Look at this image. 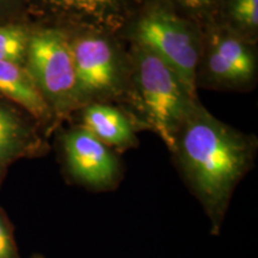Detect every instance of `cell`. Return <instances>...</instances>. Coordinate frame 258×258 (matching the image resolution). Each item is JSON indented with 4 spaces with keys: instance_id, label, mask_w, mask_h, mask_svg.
I'll return each mask as SVG.
<instances>
[{
    "instance_id": "6da1fadb",
    "label": "cell",
    "mask_w": 258,
    "mask_h": 258,
    "mask_svg": "<svg viewBox=\"0 0 258 258\" xmlns=\"http://www.w3.org/2000/svg\"><path fill=\"white\" fill-rule=\"evenodd\" d=\"M257 138L213 116L201 102L177 133L172 150L188 188L217 235L239 182L253 167Z\"/></svg>"
},
{
    "instance_id": "7a4b0ae2",
    "label": "cell",
    "mask_w": 258,
    "mask_h": 258,
    "mask_svg": "<svg viewBox=\"0 0 258 258\" xmlns=\"http://www.w3.org/2000/svg\"><path fill=\"white\" fill-rule=\"evenodd\" d=\"M128 44L129 77L122 106L139 128L148 129L171 151L186 117L200 103L169 64L146 47Z\"/></svg>"
},
{
    "instance_id": "3957f363",
    "label": "cell",
    "mask_w": 258,
    "mask_h": 258,
    "mask_svg": "<svg viewBox=\"0 0 258 258\" xmlns=\"http://www.w3.org/2000/svg\"><path fill=\"white\" fill-rule=\"evenodd\" d=\"M121 38L153 51L198 96L195 78L202 27L177 11L167 0H143Z\"/></svg>"
},
{
    "instance_id": "277c9868",
    "label": "cell",
    "mask_w": 258,
    "mask_h": 258,
    "mask_svg": "<svg viewBox=\"0 0 258 258\" xmlns=\"http://www.w3.org/2000/svg\"><path fill=\"white\" fill-rule=\"evenodd\" d=\"M80 106L92 103L123 104L129 77L123 40L89 30H69Z\"/></svg>"
},
{
    "instance_id": "5b68a950",
    "label": "cell",
    "mask_w": 258,
    "mask_h": 258,
    "mask_svg": "<svg viewBox=\"0 0 258 258\" xmlns=\"http://www.w3.org/2000/svg\"><path fill=\"white\" fill-rule=\"evenodd\" d=\"M24 66L55 122L82 109L66 29L32 21Z\"/></svg>"
},
{
    "instance_id": "8992f818",
    "label": "cell",
    "mask_w": 258,
    "mask_h": 258,
    "mask_svg": "<svg viewBox=\"0 0 258 258\" xmlns=\"http://www.w3.org/2000/svg\"><path fill=\"white\" fill-rule=\"evenodd\" d=\"M258 77L257 43L217 23L202 28L196 88L246 92Z\"/></svg>"
},
{
    "instance_id": "52a82bcc",
    "label": "cell",
    "mask_w": 258,
    "mask_h": 258,
    "mask_svg": "<svg viewBox=\"0 0 258 258\" xmlns=\"http://www.w3.org/2000/svg\"><path fill=\"white\" fill-rule=\"evenodd\" d=\"M143 0H27L31 21L69 30L121 35Z\"/></svg>"
},
{
    "instance_id": "ba28073f",
    "label": "cell",
    "mask_w": 258,
    "mask_h": 258,
    "mask_svg": "<svg viewBox=\"0 0 258 258\" xmlns=\"http://www.w3.org/2000/svg\"><path fill=\"white\" fill-rule=\"evenodd\" d=\"M60 147L72 182L93 191H108L120 184L123 169L117 152L82 124L61 134Z\"/></svg>"
},
{
    "instance_id": "9c48e42d",
    "label": "cell",
    "mask_w": 258,
    "mask_h": 258,
    "mask_svg": "<svg viewBox=\"0 0 258 258\" xmlns=\"http://www.w3.org/2000/svg\"><path fill=\"white\" fill-rule=\"evenodd\" d=\"M38 127L23 109L0 96V180L17 160L46 153Z\"/></svg>"
},
{
    "instance_id": "30bf717a",
    "label": "cell",
    "mask_w": 258,
    "mask_h": 258,
    "mask_svg": "<svg viewBox=\"0 0 258 258\" xmlns=\"http://www.w3.org/2000/svg\"><path fill=\"white\" fill-rule=\"evenodd\" d=\"M80 124L115 152H123L139 145V125L123 106L92 103L79 110Z\"/></svg>"
},
{
    "instance_id": "8fae6325",
    "label": "cell",
    "mask_w": 258,
    "mask_h": 258,
    "mask_svg": "<svg viewBox=\"0 0 258 258\" xmlns=\"http://www.w3.org/2000/svg\"><path fill=\"white\" fill-rule=\"evenodd\" d=\"M0 96L23 109L40 125L53 127L54 116L24 64L0 61Z\"/></svg>"
},
{
    "instance_id": "7c38bea8",
    "label": "cell",
    "mask_w": 258,
    "mask_h": 258,
    "mask_svg": "<svg viewBox=\"0 0 258 258\" xmlns=\"http://www.w3.org/2000/svg\"><path fill=\"white\" fill-rule=\"evenodd\" d=\"M214 23L257 43L258 0H220Z\"/></svg>"
},
{
    "instance_id": "4fadbf2b",
    "label": "cell",
    "mask_w": 258,
    "mask_h": 258,
    "mask_svg": "<svg viewBox=\"0 0 258 258\" xmlns=\"http://www.w3.org/2000/svg\"><path fill=\"white\" fill-rule=\"evenodd\" d=\"M31 30L30 18L0 22V61L24 64Z\"/></svg>"
},
{
    "instance_id": "5bb4252c",
    "label": "cell",
    "mask_w": 258,
    "mask_h": 258,
    "mask_svg": "<svg viewBox=\"0 0 258 258\" xmlns=\"http://www.w3.org/2000/svg\"><path fill=\"white\" fill-rule=\"evenodd\" d=\"M177 11L206 27L214 22L220 0H167Z\"/></svg>"
},
{
    "instance_id": "9a60e30c",
    "label": "cell",
    "mask_w": 258,
    "mask_h": 258,
    "mask_svg": "<svg viewBox=\"0 0 258 258\" xmlns=\"http://www.w3.org/2000/svg\"><path fill=\"white\" fill-rule=\"evenodd\" d=\"M0 258H19L11 227L2 211H0Z\"/></svg>"
},
{
    "instance_id": "2e32d148",
    "label": "cell",
    "mask_w": 258,
    "mask_h": 258,
    "mask_svg": "<svg viewBox=\"0 0 258 258\" xmlns=\"http://www.w3.org/2000/svg\"><path fill=\"white\" fill-rule=\"evenodd\" d=\"M27 0H0V22L27 19Z\"/></svg>"
},
{
    "instance_id": "e0dca14e",
    "label": "cell",
    "mask_w": 258,
    "mask_h": 258,
    "mask_svg": "<svg viewBox=\"0 0 258 258\" xmlns=\"http://www.w3.org/2000/svg\"><path fill=\"white\" fill-rule=\"evenodd\" d=\"M30 258H44V257L41 256V254H35V256H31Z\"/></svg>"
}]
</instances>
